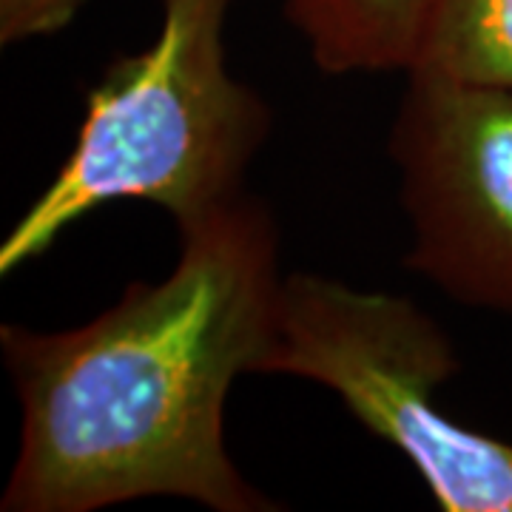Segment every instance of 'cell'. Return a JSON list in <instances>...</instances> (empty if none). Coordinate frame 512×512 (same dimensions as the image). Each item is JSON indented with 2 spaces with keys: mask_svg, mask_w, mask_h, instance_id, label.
I'll list each match as a JSON object with an SVG mask.
<instances>
[{
  "mask_svg": "<svg viewBox=\"0 0 512 512\" xmlns=\"http://www.w3.org/2000/svg\"><path fill=\"white\" fill-rule=\"evenodd\" d=\"M177 231L171 274L131 282L89 322L57 333L0 325L20 404L3 512H97L143 498L282 510L225 447L231 387L265 376L274 356L285 279L274 211L245 191Z\"/></svg>",
  "mask_w": 512,
  "mask_h": 512,
  "instance_id": "1",
  "label": "cell"
},
{
  "mask_svg": "<svg viewBox=\"0 0 512 512\" xmlns=\"http://www.w3.org/2000/svg\"><path fill=\"white\" fill-rule=\"evenodd\" d=\"M234 0H163L154 43L117 57L86 92L72 151L0 242V276L43 256L114 202H151L177 228L245 194L274 111L228 72Z\"/></svg>",
  "mask_w": 512,
  "mask_h": 512,
  "instance_id": "2",
  "label": "cell"
},
{
  "mask_svg": "<svg viewBox=\"0 0 512 512\" xmlns=\"http://www.w3.org/2000/svg\"><path fill=\"white\" fill-rule=\"evenodd\" d=\"M461 373L453 339L413 299L293 271L265 376L336 393L370 436L396 447L444 512H512V444L464 427L436 402Z\"/></svg>",
  "mask_w": 512,
  "mask_h": 512,
  "instance_id": "3",
  "label": "cell"
},
{
  "mask_svg": "<svg viewBox=\"0 0 512 512\" xmlns=\"http://www.w3.org/2000/svg\"><path fill=\"white\" fill-rule=\"evenodd\" d=\"M404 77L387 140L410 222L404 265L458 305L512 319V89Z\"/></svg>",
  "mask_w": 512,
  "mask_h": 512,
  "instance_id": "4",
  "label": "cell"
},
{
  "mask_svg": "<svg viewBox=\"0 0 512 512\" xmlns=\"http://www.w3.org/2000/svg\"><path fill=\"white\" fill-rule=\"evenodd\" d=\"M441 0H285L319 72L410 74L421 63Z\"/></svg>",
  "mask_w": 512,
  "mask_h": 512,
  "instance_id": "5",
  "label": "cell"
},
{
  "mask_svg": "<svg viewBox=\"0 0 512 512\" xmlns=\"http://www.w3.org/2000/svg\"><path fill=\"white\" fill-rule=\"evenodd\" d=\"M416 69L512 89V0H441Z\"/></svg>",
  "mask_w": 512,
  "mask_h": 512,
  "instance_id": "6",
  "label": "cell"
},
{
  "mask_svg": "<svg viewBox=\"0 0 512 512\" xmlns=\"http://www.w3.org/2000/svg\"><path fill=\"white\" fill-rule=\"evenodd\" d=\"M86 0H0V46L63 32Z\"/></svg>",
  "mask_w": 512,
  "mask_h": 512,
  "instance_id": "7",
  "label": "cell"
}]
</instances>
